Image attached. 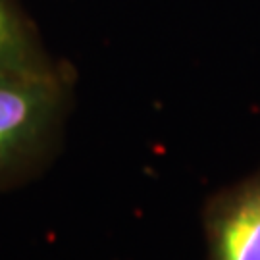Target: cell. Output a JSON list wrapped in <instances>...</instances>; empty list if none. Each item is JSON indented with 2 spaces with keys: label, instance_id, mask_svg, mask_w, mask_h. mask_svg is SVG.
<instances>
[{
  "label": "cell",
  "instance_id": "cell-1",
  "mask_svg": "<svg viewBox=\"0 0 260 260\" xmlns=\"http://www.w3.org/2000/svg\"><path fill=\"white\" fill-rule=\"evenodd\" d=\"M66 64L41 72H0V193L37 177L54 158L72 103Z\"/></svg>",
  "mask_w": 260,
  "mask_h": 260
},
{
  "label": "cell",
  "instance_id": "cell-2",
  "mask_svg": "<svg viewBox=\"0 0 260 260\" xmlns=\"http://www.w3.org/2000/svg\"><path fill=\"white\" fill-rule=\"evenodd\" d=\"M206 260H260V166L203 206Z\"/></svg>",
  "mask_w": 260,
  "mask_h": 260
},
{
  "label": "cell",
  "instance_id": "cell-3",
  "mask_svg": "<svg viewBox=\"0 0 260 260\" xmlns=\"http://www.w3.org/2000/svg\"><path fill=\"white\" fill-rule=\"evenodd\" d=\"M58 64L18 0H0V72H41Z\"/></svg>",
  "mask_w": 260,
  "mask_h": 260
}]
</instances>
